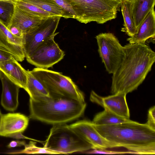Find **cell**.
Listing matches in <instances>:
<instances>
[{"instance_id": "6da1fadb", "label": "cell", "mask_w": 155, "mask_h": 155, "mask_svg": "<svg viewBox=\"0 0 155 155\" xmlns=\"http://www.w3.org/2000/svg\"><path fill=\"white\" fill-rule=\"evenodd\" d=\"M124 56L113 74L112 94H126L136 90L155 61V53L146 43H129L124 46Z\"/></svg>"}, {"instance_id": "7a4b0ae2", "label": "cell", "mask_w": 155, "mask_h": 155, "mask_svg": "<svg viewBox=\"0 0 155 155\" xmlns=\"http://www.w3.org/2000/svg\"><path fill=\"white\" fill-rule=\"evenodd\" d=\"M93 124L102 136L120 147L137 154H155V130L146 123L131 120L115 124Z\"/></svg>"}, {"instance_id": "3957f363", "label": "cell", "mask_w": 155, "mask_h": 155, "mask_svg": "<svg viewBox=\"0 0 155 155\" xmlns=\"http://www.w3.org/2000/svg\"><path fill=\"white\" fill-rule=\"evenodd\" d=\"M86 104L65 97L30 98L29 118L53 125L66 124L81 117Z\"/></svg>"}, {"instance_id": "277c9868", "label": "cell", "mask_w": 155, "mask_h": 155, "mask_svg": "<svg viewBox=\"0 0 155 155\" xmlns=\"http://www.w3.org/2000/svg\"><path fill=\"white\" fill-rule=\"evenodd\" d=\"M76 15L75 19L86 24H103L115 19L123 0H66Z\"/></svg>"}, {"instance_id": "5b68a950", "label": "cell", "mask_w": 155, "mask_h": 155, "mask_svg": "<svg viewBox=\"0 0 155 155\" xmlns=\"http://www.w3.org/2000/svg\"><path fill=\"white\" fill-rule=\"evenodd\" d=\"M44 147L59 154L84 153L94 149L66 124L53 125Z\"/></svg>"}, {"instance_id": "8992f818", "label": "cell", "mask_w": 155, "mask_h": 155, "mask_svg": "<svg viewBox=\"0 0 155 155\" xmlns=\"http://www.w3.org/2000/svg\"><path fill=\"white\" fill-rule=\"evenodd\" d=\"M30 71L43 85L49 96L85 101L83 93L70 77L48 69L36 67Z\"/></svg>"}, {"instance_id": "52a82bcc", "label": "cell", "mask_w": 155, "mask_h": 155, "mask_svg": "<svg viewBox=\"0 0 155 155\" xmlns=\"http://www.w3.org/2000/svg\"><path fill=\"white\" fill-rule=\"evenodd\" d=\"M98 52L109 74H113L124 55V46L111 33H102L96 36Z\"/></svg>"}, {"instance_id": "ba28073f", "label": "cell", "mask_w": 155, "mask_h": 155, "mask_svg": "<svg viewBox=\"0 0 155 155\" xmlns=\"http://www.w3.org/2000/svg\"><path fill=\"white\" fill-rule=\"evenodd\" d=\"M58 33H55L39 43L31 54L26 58L28 62L36 68L47 69L62 59L64 52L54 40Z\"/></svg>"}, {"instance_id": "9c48e42d", "label": "cell", "mask_w": 155, "mask_h": 155, "mask_svg": "<svg viewBox=\"0 0 155 155\" xmlns=\"http://www.w3.org/2000/svg\"><path fill=\"white\" fill-rule=\"evenodd\" d=\"M61 17L59 16L48 17L23 34V47L25 58L31 54L41 41L55 33Z\"/></svg>"}, {"instance_id": "30bf717a", "label": "cell", "mask_w": 155, "mask_h": 155, "mask_svg": "<svg viewBox=\"0 0 155 155\" xmlns=\"http://www.w3.org/2000/svg\"><path fill=\"white\" fill-rule=\"evenodd\" d=\"M69 127L82 138L91 144L94 149H107L120 147L102 136L94 127L92 121L87 120L78 121L68 125Z\"/></svg>"}, {"instance_id": "8fae6325", "label": "cell", "mask_w": 155, "mask_h": 155, "mask_svg": "<svg viewBox=\"0 0 155 155\" xmlns=\"http://www.w3.org/2000/svg\"><path fill=\"white\" fill-rule=\"evenodd\" d=\"M126 94L117 93L103 97L91 91L90 99L92 102L98 104L122 117L129 119L130 111L126 99Z\"/></svg>"}, {"instance_id": "7c38bea8", "label": "cell", "mask_w": 155, "mask_h": 155, "mask_svg": "<svg viewBox=\"0 0 155 155\" xmlns=\"http://www.w3.org/2000/svg\"><path fill=\"white\" fill-rule=\"evenodd\" d=\"M29 119L20 113L3 114L0 126V136L9 137L14 134L23 132L27 128Z\"/></svg>"}, {"instance_id": "4fadbf2b", "label": "cell", "mask_w": 155, "mask_h": 155, "mask_svg": "<svg viewBox=\"0 0 155 155\" xmlns=\"http://www.w3.org/2000/svg\"><path fill=\"white\" fill-rule=\"evenodd\" d=\"M0 79L2 86L1 104L6 110L13 112L18 106V96L20 87L0 70Z\"/></svg>"}, {"instance_id": "5bb4252c", "label": "cell", "mask_w": 155, "mask_h": 155, "mask_svg": "<svg viewBox=\"0 0 155 155\" xmlns=\"http://www.w3.org/2000/svg\"><path fill=\"white\" fill-rule=\"evenodd\" d=\"M0 47L11 53L18 62L22 61L25 58L22 38L13 35L0 21Z\"/></svg>"}, {"instance_id": "9a60e30c", "label": "cell", "mask_w": 155, "mask_h": 155, "mask_svg": "<svg viewBox=\"0 0 155 155\" xmlns=\"http://www.w3.org/2000/svg\"><path fill=\"white\" fill-rule=\"evenodd\" d=\"M0 70L20 88L25 90L27 80V70L14 58L0 62Z\"/></svg>"}, {"instance_id": "2e32d148", "label": "cell", "mask_w": 155, "mask_h": 155, "mask_svg": "<svg viewBox=\"0 0 155 155\" xmlns=\"http://www.w3.org/2000/svg\"><path fill=\"white\" fill-rule=\"evenodd\" d=\"M155 13L154 8L147 15L140 25L137 33L127 39L130 43H145L149 39L154 38Z\"/></svg>"}, {"instance_id": "e0dca14e", "label": "cell", "mask_w": 155, "mask_h": 155, "mask_svg": "<svg viewBox=\"0 0 155 155\" xmlns=\"http://www.w3.org/2000/svg\"><path fill=\"white\" fill-rule=\"evenodd\" d=\"M127 2L134 21L137 33L145 17L154 8L155 0H130Z\"/></svg>"}, {"instance_id": "ac0fdd59", "label": "cell", "mask_w": 155, "mask_h": 155, "mask_svg": "<svg viewBox=\"0 0 155 155\" xmlns=\"http://www.w3.org/2000/svg\"><path fill=\"white\" fill-rule=\"evenodd\" d=\"M48 17L33 15L19 8L15 5L10 24L17 25L24 34Z\"/></svg>"}, {"instance_id": "d6986e66", "label": "cell", "mask_w": 155, "mask_h": 155, "mask_svg": "<svg viewBox=\"0 0 155 155\" xmlns=\"http://www.w3.org/2000/svg\"><path fill=\"white\" fill-rule=\"evenodd\" d=\"M27 80L25 91L28 93L30 98L35 99L49 96L47 89L34 76L30 71H27Z\"/></svg>"}, {"instance_id": "ffe728a7", "label": "cell", "mask_w": 155, "mask_h": 155, "mask_svg": "<svg viewBox=\"0 0 155 155\" xmlns=\"http://www.w3.org/2000/svg\"><path fill=\"white\" fill-rule=\"evenodd\" d=\"M131 120L120 117L104 109L103 111L97 114L92 121L95 125H101L115 124L129 122Z\"/></svg>"}, {"instance_id": "44dd1931", "label": "cell", "mask_w": 155, "mask_h": 155, "mask_svg": "<svg viewBox=\"0 0 155 155\" xmlns=\"http://www.w3.org/2000/svg\"><path fill=\"white\" fill-rule=\"evenodd\" d=\"M35 5L54 16L64 18L65 14L53 0H21Z\"/></svg>"}, {"instance_id": "7402d4cb", "label": "cell", "mask_w": 155, "mask_h": 155, "mask_svg": "<svg viewBox=\"0 0 155 155\" xmlns=\"http://www.w3.org/2000/svg\"><path fill=\"white\" fill-rule=\"evenodd\" d=\"M120 7L124 20V27L121 31L125 32L130 37H132L136 33V29L127 2L123 1Z\"/></svg>"}, {"instance_id": "603a6c76", "label": "cell", "mask_w": 155, "mask_h": 155, "mask_svg": "<svg viewBox=\"0 0 155 155\" xmlns=\"http://www.w3.org/2000/svg\"><path fill=\"white\" fill-rule=\"evenodd\" d=\"M15 5V2L0 1V21L7 27L11 20Z\"/></svg>"}, {"instance_id": "cb8c5ba5", "label": "cell", "mask_w": 155, "mask_h": 155, "mask_svg": "<svg viewBox=\"0 0 155 155\" xmlns=\"http://www.w3.org/2000/svg\"><path fill=\"white\" fill-rule=\"evenodd\" d=\"M15 4L19 8L33 15L41 17L54 16L35 5L21 0H17Z\"/></svg>"}, {"instance_id": "d4e9b609", "label": "cell", "mask_w": 155, "mask_h": 155, "mask_svg": "<svg viewBox=\"0 0 155 155\" xmlns=\"http://www.w3.org/2000/svg\"><path fill=\"white\" fill-rule=\"evenodd\" d=\"M25 148L21 153L27 154L46 153L50 154H59L56 152L51 151L45 147H37L36 143L30 141L28 144L25 146Z\"/></svg>"}, {"instance_id": "484cf974", "label": "cell", "mask_w": 155, "mask_h": 155, "mask_svg": "<svg viewBox=\"0 0 155 155\" xmlns=\"http://www.w3.org/2000/svg\"><path fill=\"white\" fill-rule=\"evenodd\" d=\"M61 8L65 14V18L75 19L76 15L75 12L69 3L66 0H53Z\"/></svg>"}, {"instance_id": "4316f807", "label": "cell", "mask_w": 155, "mask_h": 155, "mask_svg": "<svg viewBox=\"0 0 155 155\" xmlns=\"http://www.w3.org/2000/svg\"><path fill=\"white\" fill-rule=\"evenodd\" d=\"M88 153H101L107 154H124L127 153H135L131 151H117L112 150H109L107 149H92L85 152Z\"/></svg>"}, {"instance_id": "83f0119b", "label": "cell", "mask_w": 155, "mask_h": 155, "mask_svg": "<svg viewBox=\"0 0 155 155\" xmlns=\"http://www.w3.org/2000/svg\"><path fill=\"white\" fill-rule=\"evenodd\" d=\"M146 124L150 128L155 130V107H151L149 110L147 121Z\"/></svg>"}, {"instance_id": "f1b7e54d", "label": "cell", "mask_w": 155, "mask_h": 155, "mask_svg": "<svg viewBox=\"0 0 155 155\" xmlns=\"http://www.w3.org/2000/svg\"><path fill=\"white\" fill-rule=\"evenodd\" d=\"M7 28L13 35L17 38H22L23 33L17 25L10 24Z\"/></svg>"}, {"instance_id": "f546056e", "label": "cell", "mask_w": 155, "mask_h": 155, "mask_svg": "<svg viewBox=\"0 0 155 155\" xmlns=\"http://www.w3.org/2000/svg\"><path fill=\"white\" fill-rule=\"evenodd\" d=\"M13 58L11 53L0 47V62L10 60Z\"/></svg>"}, {"instance_id": "4dcf8cb0", "label": "cell", "mask_w": 155, "mask_h": 155, "mask_svg": "<svg viewBox=\"0 0 155 155\" xmlns=\"http://www.w3.org/2000/svg\"><path fill=\"white\" fill-rule=\"evenodd\" d=\"M26 144L25 142L24 141L13 140L9 143L7 147L8 148H14L21 146H25Z\"/></svg>"}, {"instance_id": "1f68e13d", "label": "cell", "mask_w": 155, "mask_h": 155, "mask_svg": "<svg viewBox=\"0 0 155 155\" xmlns=\"http://www.w3.org/2000/svg\"><path fill=\"white\" fill-rule=\"evenodd\" d=\"M9 137L16 139L26 138V137L22 135V133H18L13 134L10 135Z\"/></svg>"}, {"instance_id": "d6a6232c", "label": "cell", "mask_w": 155, "mask_h": 155, "mask_svg": "<svg viewBox=\"0 0 155 155\" xmlns=\"http://www.w3.org/2000/svg\"><path fill=\"white\" fill-rule=\"evenodd\" d=\"M17 0H0V1L10 2L15 3Z\"/></svg>"}, {"instance_id": "836d02e7", "label": "cell", "mask_w": 155, "mask_h": 155, "mask_svg": "<svg viewBox=\"0 0 155 155\" xmlns=\"http://www.w3.org/2000/svg\"><path fill=\"white\" fill-rule=\"evenodd\" d=\"M3 114L1 112L0 110V126L1 124V120Z\"/></svg>"}, {"instance_id": "e575fe53", "label": "cell", "mask_w": 155, "mask_h": 155, "mask_svg": "<svg viewBox=\"0 0 155 155\" xmlns=\"http://www.w3.org/2000/svg\"><path fill=\"white\" fill-rule=\"evenodd\" d=\"M130 0H123V1L124 2H128Z\"/></svg>"}]
</instances>
